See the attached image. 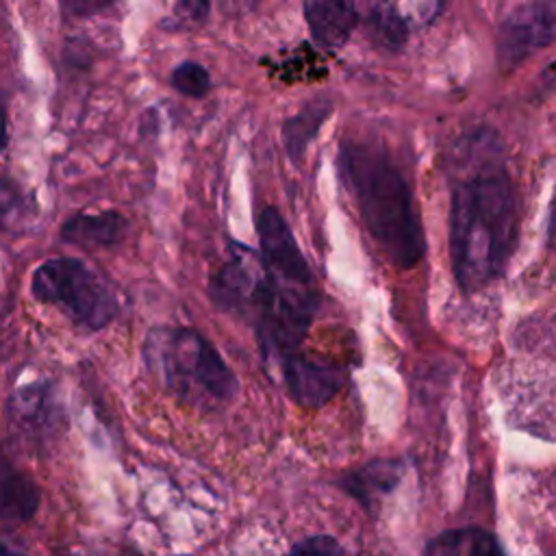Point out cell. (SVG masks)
<instances>
[{
    "label": "cell",
    "instance_id": "cell-1",
    "mask_svg": "<svg viewBox=\"0 0 556 556\" xmlns=\"http://www.w3.org/2000/svg\"><path fill=\"white\" fill-rule=\"evenodd\" d=\"M261 252L232 245L228 261L211 278L213 302L245 317L269 367L302 350L319 308V291L289 224L274 206L256 217Z\"/></svg>",
    "mask_w": 556,
    "mask_h": 556
},
{
    "label": "cell",
    "instance_id": "cell-2",
    "mask_svg": "<svg viewBox=\"0 0 556 556\" xmlns=\"http://www.w3.org/2000/svg\"><path fill=\"white\" fill-rule=\"evenodd\" d=\"M450 261L465 293L497 280L519 239V200L504 143L489 126L465 132L450 154Z\"/></svg>",
    "mask_w": 556,
    "mask_h": 556
},
{
    "label": "cell",
    "instance_id": "cell-3",
    "mask_svg": "<svg viewBox=\"0 0 556 556\" xmlns=\"http://www.w3.org/2000/svg\"><path fill=\"white\" fill-rule=\"evenodd\" d=\"M339 172L382 254L400 269L415 267L424 258L426 237L410 185L387 148L343 139Z\"/></svg>",
    "mask_w": 556,
    "mask_h": 556
},
{
    "label": "cell",
    "instance_id": "cell-4",
    "mask_svg": "<svg viewBox=\"0 0 556 556\" xmlns=\"http://www.w3.org/2000/svg\"><path fill=\"white\" fill-rule=\"evenodd\" d=\"M141 354L161 387L198 410H215L239 391L235 371L193 328L156 326L146 334Z\"/></svg>",
    "mask_w": 556,
    "mask_h": 556
},
{
    "label": "cell",
    "instance_id": "cell-5",
    "mask_svg": "<svg viewBox=\"0 0 556 556\" xmlns=\"http://www.w3.org/2000/svg\"><path fill=\"white\" fill-rule=\"evenodd\" d=\"M33 293L89 330L111 324L119 308L111 287L87 263L70 256L41 263L33 274Z\"/></svg>",
    "mask_w": 556,
    "mask_h": 556
},
{
    "label": "cell",
    "instance_id": "cell-6",
    "mask_svg": "<svg viewBox=\"0 0 556 556\" xmlns=\"http://www.w3.org/2000/svg\"><path fill=\"white\" fill-rule=\"evenodd\" d=\"M554 0H530L513 9L497 30V63L510 72L554 41Z\"/></svg>",
    "mask_w": 556,
    "mask_h": 556
},
{
    "label": "cell",
    "instance_id": "cell-7",
    "mask_svg": "<svg viewBox=\"0 0 556 556\" xmlns=\"http://www.w3.org/2000/svg\"><path fill=\"white\" fill-rule=\"evenodd\" d=\"M276 369L280 371V382L289 397L304 408H321L345 387L350 378L348 367L308 356L302 350L282 358Z\"/></svg>",
    "mask_w": 556,
    "mask_h": 556
},
{
    "label": "cell",
    "instance_id": "cell-8",
    "mask_svg": "<svg viewBox=\"0 0 556 556\" xmlns=\"http://www.w3.org/2000/svg\"><path fill=\"white\" fill-rule=\"evenodd\" d=\"M441 0H363V26L374 43L402 50L410 33L439 13Z\"/></svg>",
    "mask_w": 556,
    "mask_h": 556
},
{
    "label": "cell",
    "instance_id": "cell-9",
    "mask_svg": "<svg viewBox=\"0 0 556 556\" xmlns=\"http://www.w3.org/2000/svg\"><path fill=\"white\" fill-rule=\"evenodd\" d=\"M304 17L313 41L334 52L343 48L358 24L356 0H304Z\"/></svg>",
    "mask_w": 556,
    "mask_h": 556
},
{
    "label": "cell",
    "instance_id": "cell-10",
    "mask_svg": "<svg viewBox=\"0 0 556 556\" xmlns=\"http://www.w3.org/2000/svg\"><path fill=\"white\" fill-rule=\"evenodd\" d=\"M404 463L400 458H374L339 478V486L354 497L367 513H376L378 502L402 480Z\"/></svg>",
    "mask_w": 556,
    "mask_h": 556
},
{
    "label": "cell",
    "instance_id": "cell-11",
    "mask_svg": "<svg viewBox=\"0 0 556 556\" xmlns=\"http://www.w3.org/2000/svg\"><path fill=\"white\" fill-rule=\"evenodd\" d=\"M126 219L117 211L83 213L67 219L61 228V239L80 248H109L122 241Z\"/></svg>",
    "mask_w": 556,
    "mask_h": 556
},
{
    "label": "cell",
    "instance_id": "cell-12",
    "mask_svg": "<svg viewBox=\"0 0 556 556\" xmlns=\"http://www.w3.org/2000/svg\"><path fill=\"white\" fill-rule=\"evenodd\" d=\"M39 506V489L30 476L0 456V521H26Z\"/></svg>",
    "mask_w": 556,
    "mask_h": 556
},
{
    "label": "cell",
    "instance_id": "cell-13",
    "mask_svg": "<svg viewBox=\"0 0 556 556\" xmlns=\"http://www.w3.org/2000/svg\"><path fill=\"white\" fill-rule=\"evenodd\" d=\"M332 111V102L328 98H317L304 104V109L282 124V141L293 161H300L308 148V143L317 137L326 117Z\"/></svg>",
    "mask_w": 556,
    "mask_h": 556
},
{
    "label": "cell",
    "instance_id": "cell-14",
    "mask_svg": "<svg viewBox=\"0 0 556 556\" xmlns=\"http://www.w3.org/2000/svg\"><path fill=\"white\" fill-rule=\"evenodd\" d=\"M172 87L187 98H204L211 91V74L195 61H182L172 70Z\"/></svg>",
    "mask_w": 556,
    "mask_h": 556
},
{
    "label": "cell",
    "instance_id": "cell-15",
    "mask_svg": "<svg viewBox=\"0 0 556 556\" xmlns=\"http://www.w3.org/2000/svg\"><path fill=\"white\" fill-rule=\"evenodd\" d=\"M208 11H211V0H174L169 28L200 26L208 17Z\"/></svg>",
    "mask_w": 556,
    "mask_h": 556
},
{
    "label": "cell",
    "instance_id": "cell-16",
    "mask_svg": "<svg viewBox=\"0 0 556 556\" xmlns=\"http://www.w3.org/2000/svg\"><path fill=\"white\" fill-rule=\"evenodd\" d=\"M465 536L467 528H456V530H443L441 534L432 536L421 556H463L465 552Z\"/></svg>",
    "mask_w": 556,
    "mask_h": 556
},
{
    "label": "cell",
    "instance_id": "cell-17",
    "mask_svg": "<svg viewBox=\"0 0 556 556\" xmlns=\"http://www.w3.org/2000/svg\"><path fill=\"white\" fill-rule=\"evenodd\" d=\"M289 556H343V547L330 534H313L298 541Z\"/></svg>",
    "mask_w": 556,
    "mask_h": 556
},
{
    "label": "cell",
    "instance_id": "cell-18",
    "mask_svg": "<svg viewBox=\"0 0 556 556\" xmlns=\"http://www.w3.org/2000/svg\"><path fill=\"white\" fill-rule=\"evenodd\" d=\"M465 549L467 556H506L500 539L484 528H467Z\"/></svg>",
    "mask_w": 556,
    "mask_h": 556
},
{
    "label": "cell",
    "instance_id": "cell-19",
    "mask_svg": "<svg viewBox=\"0 0 556 556\" xmlns=\"http://www.w3.org/2000/svg\"><path fill=\"white\" fill-rule=\"evenodd\" d=\"M115 0H61V7L70 15H89L111 7Z\"/></svg>",
    "mask_w": 556,
    "mask_h": 556
},
{
    "label": "cell",
    "instance_id": "cell-20",
    "mask_svg": "<svg viewBox=\"0 0 556 556\" xmlns=\"http://www.w3.org/2000/svg\"><path fill=\"white\" fill-rule=\"evenodd\" d=\"M15 206H17V189L11 182L0 180V222H7Z\"/></svg>",
    "mask_w": 556,
    "mask_h": 556
},
{
    "label": "cell",
    "instance_id": "cell-21",
    "mask_svg": "<svg viewBox=\"0 0 556 556\" xmlns=\"http://www.w3.org/2000/svg\"><path fill=\"white\" fill-rule=\"evenodd\" d=\"M4 146H7V111L0 102V152L4 150Z\"/></svg>",
    "mask_w": 556,
    "mask_h": 556
},
{
    "label": "cell",
    "instance_id": "cell-22",
    "mask_svg": "<svg viewBox=\"0 0 556 556\" xmlns=\"http://www.w3.org/2000/svg\"><path fill=\"white\" fill-rule=\"evenodd\" d=\"M0 556H22V554H17V552H13V549H9L2 541H0Z\"/></svg>",
    "mask_w": 556,
    "mask_h": 556
}]
</instances>
